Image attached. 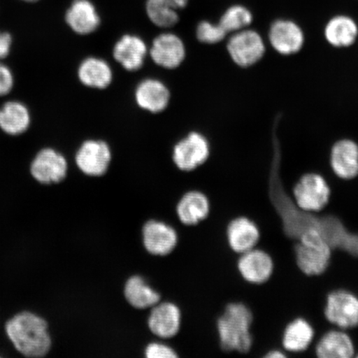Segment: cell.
<instances>
[{
  "label": "cell",
  "instance_id": "1",
  "mask_svg": "<svg viewBox=\"0 0 358 358\" xmlns=\"http://www.w3.org/2000/svg\"><path fill=\"white\" fill-rule=\"evenodd\" d=\"M4 329L13 348L24 357L41 358L52 350V338L48 321L37 313H17L6 322Z\"/></svg>",
  "mask_w": 358,
  "mask_h": 358
},
{
  "label": "cell",
  "instance_id": "2",
  "mask_svg": "<svg viewBox=\"0 0 358 358\" xmlns=\"http://www.w3.org/2000/svg\"><path fill=\"white\" fill-rule=\"evenodd\" d=\"M252 313L245 303L227 304L216 322L219 346L223 355L248 358L252 345Z\"/></svg>",
  "mask_w": 358,
  "mask_h": 358
},
{
  "label": "cell",
  "instance_id": "3",
  "mask_svg": "<svg viewBox=\"0 0 358 358\" xmlns=\"http://www.w3.org/2000/svg\"><path fill=\"white\" fill-rule=\"evenodd\" d=\"M294 253L299 270L308 276H316L328 268L332 248L319 230L308 228L299 237Z\"/></svg>",
  "mask_w": 358,
  "mask_h": 358
},
{
  "label": "cell",
  "instance_id": "4",
  "mask_svg": "<svg viewBox=\"0 0 358 358\" xmlns=\"http://www.w3.org/2000/svg\"><path fill=\"white\" fill-rule=\"evenodd\" d=\"M226 47L231 62L245 70L261 64L267 53L265 38L252 27L230 34Z\"/></svg>",
  "mask_w": 358,
  "mask_h": 358
},
{
  "label": "cell",
  "instance_id": "5",
  "mask_svg": "<svg viewBox=\"0 0 358 358\" xmlns=\"http://www.w3.org/2000/svg\"><path fill=\"white\" fill-rule=\"evenodd\" d=\"M331 195L329 183L317 172L302 174L293 187V200L297 208L303 212L317 213L328 204Z\"/></svg>",
  "mask_w": 358,
  "mask_h": 358
},
{
  "label": "cell",
  "instance_id": "6",
  "mask_svg": "<svg viewBox=\"0 0 358 358\" xmlns=\"http://www.w3.org/2000/svg\"><path fill=\"white\" fill-rule=\"evenodd\" d=\"M267 42L277 55L290 57L299 55L306 45L303 27L289 17H277L268 26Z\"/></svg>",
  "mask_w": 358,
  "mask_h": 358
},
{
  "label": "cell",
  "instance_id": "7",
  "mask_svg": "<svg viewBox=\"0 0 358 358\" xmlns=\"http://www.w3.org/2000/svg\"><path fill=\"white\" fill-rule=\"evenodd\" d=\"M29 170L31 177L39 185H58L67 177L69 162L55 148L43 147L33 156Z\"/></svg>",
  "mask_w": 358,
  "mask_h": 358
},
{
  "label": "cell",
  "instance_id": "8",
  "mask_svg": "<svg viewBox=\"0 0 358 358\" xmlns=\"http://www.w3.org/2000/svg\"><path fill=\"white\" fill-rule=\"evenodd\" d=\"M324 315L334 328L350 330L358 325V297L350 291L336 289L327 296Z\"/></svg>",
  "mask_w": 358,
  "mask_h": 358
},
{
  "label": "cell",
  "instance_id": "9",
  "mask_svg": "<svg viewBox=\"0 0 358 358\" xmlns=\"http://www.w3.org/2000/svg\"><path fill=\"white\" fill-rule=\"evenodd\" d=\"M211 155L210 143L203 134L191 132L173 148V161L183 172L194 171L203 166Z\"/></svg>",
  "mask_w": 358,
  "mask_h": 358
},
{
  "label": "cell",
  "instance_id": "10",
  "mask_svg": "<svg viewBox=\"0 0 358 358\" xmlns=\"http://www.w3.org/2000/svg\"><path fill=\"white\" fill-rule=\"evenodd\" d=\"M112 154L106 142L100 140L84 141L75 155L76 165L85 176L98 178L108 172Z\"/></svg>",
  "mask_w": 358,
  "mask_h": 358
},
{
  "label": "cell",
  "instance_id": "11",
  "mask_svg": "<svg viewBox=\"0 0 358 358\" xmlns=\"http://www.w3.org/2000/svg\"><path fill=\"white\" fill-rule=\"evenodd\" d=\"M142 244L148 253L164 257L173 253L178 244V232L169 224L151 219L142 227Z\"/></svg>",
  "mask_w": 358,
  "mask_h": 358
},
{
  "label": "cell",
  "instance_id": "12",
  "mask_svg": "<svg viewBox=\"0 0 358 358\" xmlns=\"http://www.w3.org/2000/svg\"><path fill=\"white\" fill-rule=\"evenodd\" d=\"M328 163L335 177L351 180L358 176V143L352 138H341L330 148Z\"/></svg>",
  "mask_w": 358,
  "mask_h": 358
},
{
  "label": "cell",
  "instance_id": "13",
  "mask_svg": "<svg viewBox=\"0 0 358 358\" xmlns=\"http://www.w3.org/2000/svg\"><path fill=\"white\" fill-rule=\"evenodd\" d=\"M148 329L155 337L170 339L178 334L182 326V312L176 303L159 302L150 308Z\"/></svg>",
  "mask_w": 358,
  "mask_h": 358
},
{
  "label": "cell",
  "instance_id": "14",
  "mask_svg": "<svg viewBox=\"0 0 358 358\" xmlns=\"http://www.w3.org/2000/svg\"><path fill=\"white\" fill-rule=\"evenodd\" d=\"M33 124L32 112L20 99H10L0 105V132L10 138L24 136Z\"/></svg>",
  "mask_w": 358,
  "mask_h": 358
},
{
  "label": "cell",
  "instance_id": "15",
  "mask_svg": "<svg viewBox=\"0 0 358 358\" xmlns=\"http://www.w3.org/2000/svg\"><path fill=\"white\" fill-rule=\"evenodd\" d=\"M156 65L173 70L180 66L186 57L185 44L176 34H161L154 39L149 51Z\"/></svg>",
  "mask_w": 358,
  "mask_h": 358
},
{
  "label": "cell",
  "instance_id": "16",
  "mask_svg": "<svg viewBox=\"0 0 358 358\" xmlns=\"http://www.w3.org/2000/svg\"><path fill=\"white\" fill-rule=\"evenodd\" d=\"M323 35L331 48L337 50L350 48L358 40V22L347 13H337L325 22Z\"/></svg>",
  "mask_w": 358,
  "mask_h": 358
},
{
  "label": "cell",
  "instance_id": "17",
  "mask_svg": "<svg viewBox=\"0 0 358 358\" xmlns=\"http://www.w3.org/2000/svg\"><path fill=\"white\" fill-rule=\"evenodd\" d=\"M237 267L241 277L252 284H263L270 278L274 263L265 250L253 248L241 254Z\"/></svg>",
  "mask_w": 358,
  "mask_h": 358
},
{
  "label": "cell",
  "instance_id": "18",
  "mask_svg": "<svg viewBox=\"0 0 358 358\" xmlns=\"http://www.w3.org/2000/svg\"><path fill=\"white\" fill-rule=\"evenodd\" d=\"M65 22L75 34L88 35L99 29L101 19L91 0H73L65 13Z\"/></svg>",
  "mask_w": 358,
  "mask_h": 358
},
{
  "label": "cell",
  "instance_id": "19",
  "mask_svg": "<svg viewBox=\"0 0 358 358\" xmlns=\"http://www.w3.org/2000/svg\"><path fill=\"white\" fill-rule=\"evenodd\" d=\"M211 213V201L208 194L199 190L186 192L176 206L178 220L183 225L198 226L207 220Z\"/></svg>",
  "mask_w": 358,
  "mask_h": 358
},
{
  "label": "cell",
  "instance_id": "20",
  "mask_svg": "<svg viewBox=\"0 0 358 358\" xmlns=\"http://www.w3.org/2000/svg\"><path fill=\"white\" fill-rule=\"evenodd\" d=\"M317 358H353L355 348L347 331L332 329L322 335L313 348Z\"/></svg>",
  "mask_w": 358,
  "mask_h": 358
},
{
  "label": "cell",
  "instance_id": "21",
  "mask_svg": "<svg viewBox=\"0 0 358 358\" xmlns=\"http://www.w3.org/2000/svg\"><path fill=\"white\" fill-rule=\"evenodd\" d=\"M315 330L306 320L297 317L289 322L282 335V348L290 358H301L310 348Z\"/></svg>",
  "mask_w": 358,
  "mask_h": 358
},
{
  "label": "cell",
  "instance_id": "22",
  "mask_svg": "<svg viewBox=\"0 0 358 358\" xmlns=\"http://www.w3.org/2000/svg\"><path fill=\"white\" fill-rule=\"evenodd\" d=\"M148 52L144 40L134 34L122 36L113 48L115 60L129 71L140 70L145 64Z\"/></svg>",
  "mask_w": 358,
  "mask_h": 358
},
{
  "label": "cell",
  "instance_id": "23",
  "mask_svg": "<svg viewBox=\"0 0 358 358\" xmlns=\"http://www.w3.org/2000/svg\"><path fill=\"white\" fill-rule=\"evenodd\" d=\"M226 234L230 248L239 255L256 248L259 239L257 224L244 216L232 219L227 224Z\"/></svg>",
  "mask_w": 358,
  "mask_h": 358
},
{
  "label": "cell",
  "instance_id": "24",
  "mask_svg": "<svg viewBox=\"0 0 358 358\" xmlns=\"http://www.w3.org/2000/svg\"><path fill=\"white\" fill-rule=\"evenodd\" d=\"M134 98L140 108L150 113H160L169 106L170 92L166 85L161 80L145 79L138 85Z\"/></svg>",
  "mask_w": 358,
  "mask_h": 358
},
{
  "label": "cell",
  "instance_id": "25",
  "mask_svg": "<svg viewBox=\"0 0 358 358\" xmlns=\"http://www.w3.org/2000/svg\"><path fill=\"white\" fill-rule=\"evenodd\" d=\"M123 294L129 306L138 310H150L161 301L159 291L152 287L140 275L129 277L124 285Z\"/></svg>",
  "mask_w": 358,
  "mask_h": 358
},
{
  "label": "cell",
  "instance_id": "26",
  "mask_svg": "<svg viewBox=\"0 0 358 358\" xmlns=\"http://www.w3.org/2000/svg\"><path fill=\"white\" fill-rule=\"evenodd\" d=\"M78 77L85 87L102 90L111 84L113 71L108 62L99 57H91L80 62Z\"/></svg>",
  "mask_w": 358,
  "mask_h": 358
},
{
  "label": "cell",
  "instance_id": "27",
  "mask_svg": "<svg viewBox=\"0 0 358 358\" xmlns=\"http://www.w3.org/2000/svg\"><path fill=\"white\" fill-rule=\"evenodd\" d=\"M189 0H146L148 19L159 28L169 29L179 21V11L185 8Z\"/></svg>",
  "mask_w": 358,
  "mask_h": 358
},
{
  "label": "cell",
  "instance_id": "28",
  "mask_svg": "<svg viewBox=\"0 0 358 358\" xmlns=\"http://www.w3.org/2000/svg\"><path fill=\"white\" fill-rule=\"evenodd\" d=\"M254 13L250 8L241 3H235L222 13L218 24L228 35L250 28L254 22Z\"/></svg>",
  "mask_w": 358,
  "mask_h": 358
},
{
  "label": "cell",
  "instance_id": "29",
  "mask_svg": "<svg viewBox=\"0 0 358 358\" xmlns=\"http://www.w3.org/2000/svg\"><path fill=\"white\" fill-rule=\"evenodd\" d=\"M226 31L218 22L201 21L196 29V37L201 43L214 45L220 43L227 37Z\"/></svg>",
  "mask_w": 358,
  "mask_h": 358
},
{
  "label": "cell",
  "instance_id": "30",
  "mask_svg": "<svg viewBox=\"0 0 358 358\" xmlns=\"http://www.w3.org/2000/svg\"><path fill=\"white\" fill-rule=\"evenodd\" d=\"M16 86L15 73L11 67L0 61V98L10 96Z\"/></svg>",
  "mask_w": 358,
  "mask_h": 358
},
{
  "label": "cell",
  "instance_id": "31",
  "mask_svg": "<svg viewBox=\"0 0 358 358\" xmlns=\"http://www.w3.org/2000/svg\"><path fill=\"white\" fill-rule=\"evenodd\" d=\"M144 355L146 358H177L178 355L172 347L159 342H152L145 347Z\"/></svg>",
  "mask_w": 358,
  "mask_h": 358
},
{
  "label": "cell",
  "instance_id": "32",
  "mask_svg": "<svg viewBox=\"0 0 358 358\" xmlns=\"http://www.w3.org/2000/svg\"><path fill=\"white\" fill-rule=\"evenodd\" d=\"M13 43V36L7 31L0 30V61L7 59L12 55Z\"/></svg>",
  "mask_w": 358,
  "mask_h": 358
},
{
  "label": "cell",
  "instance_id": "33",
  "mask_svg": "<svg viewBox=\"0 0 358 358\" xmlns=\"http://www.w3.org/2000/svg\"><path fill=\"white\" fill-rule=\"evenodd\" d=\"M289 357L287 353L280 349H273L268 351L263 358H287Z\"/></svg>",
  "mask_w": 358,
  "mask_h": 358
},
{
  "label": "cell",
  "instance_id": "34",
  "mask_svg": "<svg viewBox=\"0 0 358 358\" xmlns=\"http://www.w3.org/2000/svg\"><path fill=\"white\" fill-rule=\"evenodd\" d=\"M22 1H24L27 3H35L39 1V0H22Z\"/></svg>",
  "mask_w": 358,
  "mask_h": 358
}]
</instances>
